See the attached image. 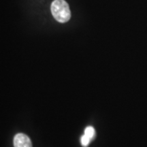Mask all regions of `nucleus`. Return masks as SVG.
<instances>
[{"instance_id": "nucleus-1", "label": "nucleus", "mask_w": 147, "mask_h": 147, "mask_svg": "<svg viewBox=\"0 0 147 147\" xmlns=\"http://www.w3.org/2000/svg\"><path fill=\"white\" fill-rule=\"evenodd\" d=\"M51 10L53 17L59 23H66L70 19L71 12L65 0H55L51 4Z\"/></svg>"}, {"instance_id": "nucleus-2", "label": "nucleus", "mask_w": 147, "mask_h": 147, "mask_svg": "<svg viewBox=\"0 0 147 147\" xmlns=\"http://www.w3.org/2000/svg\"><path fill=\"white\" fill-rule=\"evenodd\" d=\"M14 147H32V141L27 135L18 134L14 138Z\"/></svg>"}, {"instance_id": "nucleus-3", "label": "nucleus", "mask_w": 147, "mask_h": 147, "mask_svg": "<svg viewBox=\"0 0 147 147\" xmlns=\"http://www.w3.org/2000/svg\"><path fill=\"white\" fill-rule=\"evenodd\" d=\"M84 135H85L88 138H89L91 140H93L94 139L95 136V129L91 126L87 127V128L84 129Z\"/></svg>"}, {"instance_id": "nucleus-4", "label": "nucleus", "mask_w": 147, "mask_h": 147, "mask_svg": "<svg viewBox=\"0 0 147 147\" xmlns=\"http://www.w3.org/2000/svg\"><path fill=\"white\" fill-rule=\"evenodd\" d=\"M80 142H81V144L82 146L87 147L89 146V143L91 142V140L88 138L85 135H83L81 137V139H80Z\"/></svg>"}]
</instances>
